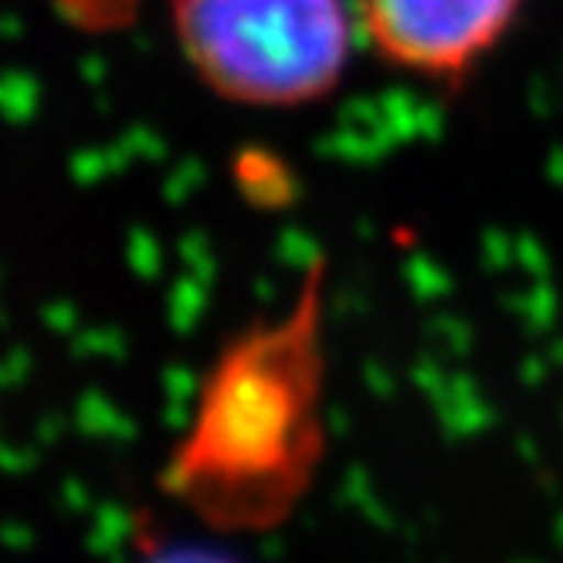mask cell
Masks as SVG:
<instances>
[{"mask_svg":"<svg viewBox=\"0 0 563 563\" xmlns=\"http://www.w3.org/2000/svg\"><path fill=\"white\" fill-rule=\"evenodd\" d=\"M143 0H52L55 14H62L71 27L102 34L126 27L140 14Z\"/></svg>","mask_w":563,"mask_h":563,"instance_id":"277c9868","label":"cell"},{"mask_svg":"<svg viewBox=\"0 0 563 563\" xmlns=\"http://www.w3.org/2000/svg\"><path fill=\"white\" fill-rule=\"evenodd\" d=\"M330 265L316 258L292 306L221 346L159 486L218 530H268L306 496L327 449L323 319Z\"/></svg>","mask_w":563,"mask_h":563,"instance_id":"6da1fadb","label":"cell"},{"mask_svg":"<svg viewBox=\"0 0 563 563\" xmlns=\"http://www.w3.org/2000/svg\"><path fill=\"white\" fill-rule=\"evenodd\" d=\"M371 48L408 75L462 86L512 31L527 0H353Z\"/></svg>","mask_w":563,"mask_h":563,"instance_id":"3957f363","label":"cell"},{"mask_svg":"<svg viewBox=\"0 0 563 563\" xmlns=\"http://www.w3.org/2000/svg\"><path fill=\"white\" fill-rule=\"evenodd\" d=\"M177 45L214 96L252 109L327 99L346 71V0H170Z\"/></svg>","mask_w":563,"mask_h":563,"instance_id":"7a4b0ae2","label":"cell"},{"mask_svg":"<svg viewBox=\"0 0 563 563\" xmlns=\"http://www.w3.org/2000/svg\"><path fill=\"white\" fill-rule=\"evenodd\" d=\"M140 563H238V560L205 543H167L150 550Z\"/></svg>","mask_w":563,"mask_h":563,"instance_id":"5b68a950","label":"cell"}]
</instances>
